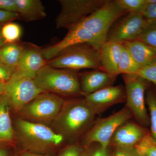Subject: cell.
Segmentation results:
<instances>
[{
  "label": "cell",
  "instance_id": "cell-4",
  "mask_svg": "<svg viewBox=\"0 0 156 156\" xmlns=\"http://www.w3.org/2000/svg\"><path fill=\"white\" fill-rule=\"evenodd\" d=\"M52 67L74 71L85 69L102 70L99 50L87 44L67 48L47 62Z\"/></svg>",
  "mask_w": 156,
  "mask_h": 156
},
{
  "label": "cell",
  "instance_id": "cell-30",
  "mask_svg": "<svg viewBox=\"0 0 156 156\" xmlns=\"http://www.w3.org/2000/svg\"><path fill=\"white\" fill-rule=\"evenodd\" d=\"M83 150L79 144H70L63 148L58 156H81Z\"/></svg>",
  "mask_w": 156,
  "mask_h": 156
},
{
  "label": "cell",
  "instance_id": "cell-20",
  "mask_svg": "<svg viewBox=\"0 0 156 156\" xmlns=\"http://www.w3.org/2000/svg\"><path fill=\"white\" fill-rule=\"evenodd\" d=\"M10 103L5 96L0 98V141H10L14 132L10 117Z\"/></svg>",
  "mask_w": 156,
  "mask_h": 156
},
{
  "label": "cell",
  "instance_id": "cell-10",
  "mask_svg": "<svg viewBox=\"0 0 156 156\" xmlns=\"http://www.w3.org/2000/svg\"><path fill=\"white\" fill-rule=\"evenodd\" d=\"M156 21L146 19L140 13H128L110 30L106 41L123 43L137 40Z\"/></svg>",
  "mask_w": 156,
  "mask_h": 156
},
{
  "label": "cell",
  "instance_id": "cell-25",
  "mask_svg": "<svg viewBox=\"0 0 156 156\" xmlns=\"http://www.w3.org/2000/svg\"><path fill=\"white\" fill-rule=\"evenodd\" d=\"M121 9L128 13H140L146 5V0H115Z\"/></svg>",
  "mask_w": 156,
  "mask_h": 156
},
{
  "label": "cell",
  "instance_id": "cell-33",
  "mask_svg": "<svg viewBox=\"0 0 156 156\" xmlns=\"http://www.w3.org/2000/svg\"><path fill=\"white\" fill-rule=\"evenodd\" d=\"M14 71L0 62V83L5 84L11 79Z\"/></svg>",
  "mask_w": 156,
  "mask_h": 156
},
{
  "label": "cell",
  "instance_id": "cell-21",
  "mask_svg": "<svg viewBox=\"0 0 156 156\" xmlns=\"http://www.w3.org/2000/svg\"><path fill=\"white\" fill-rule=\"evenodd\" d=\"M25 49L18 44H6L0 48V62L15 71Z\"/></svg>",
  "mask_w": 156,
  "mask_h": 156
},
{
  "label": "cell",
  "instance_id": "cell-31",
  "mask_svg": "<svg viewBox=\"0 0 156 156\" xmlns=\"http://www.w3.org/2000/svg\"><path fill=\"white\" fill-rule=\"evenodd\" d=\"M112 156H144L135 147H116Z\"/></svg>",
  "mask_w": 156,
  "mask_h": 156
},
{
  "label": "cell",
  "instance_id": "cell-8",
  "mask_svg": "<svg viewBox=\"0 0 156 156\" xmlns=\"http://www.w3.org/2000/svg\"><path fill=\"white\" fill-rule=\"evenodd\" d=\"M123 78L126 85V106L131 111L137 124L145 128L149 127V115L145 105L147 81L135 74H124Z\"/></svg>",
  "mask_w": 156,
  "mask_h": 156
},
{
  "label": "cell",
  "instance_id": "cell-27",
  "mask_svg": "<svg viewBox=\"0 0 156 156\" xmlns=\"http://www.w3.org/2000/svg\"><path fill=\"white\" fill-rule=\"evenodd\" d=\"M109 147H103L98 143L92 144L83 148L81 156H112Z\"/></svg>",
  "mask_w": 156,
  "mask_h": 156
},
{
  "label": "cell",
  "instance_id": "cell-2",
  "mask_svg": "<svg viewBox=\"0 0 156 156\" xmlns=\"http://www.w3.org/2000/svg\"><path fill=\"white\" fill-rule=\"evenodd\" d=\"M20 140L24 151L45 154L58 147L63 136L46 125L23 119L17 120Z\"/></svg>",
  "mask_w": 156,
  "mask_h": 156
},
{
  "label": "cell",
  "instance_id": "cell-3",
  "mask_svg": "<svg viewBox=\"0 0 156 156\" xmlns=\"http://www.w3.org/2000/svg\"><path fill=\"white\" fill-rule=\"evenodd\" d=\"M34 80L44 92L67 96L82 95L80 80L74 71L56 68L46 64Z\"/></svg>",
  "mask_w": 156,
  "mask_h": 156
},
{
  "label": "cell",
  "instance_id": "cell-15",
  "mask_svg": "<svg viewBox=\"0 0 156 156\" xmlns=\"http://www.w3.org/2000/svg\"><path fill=\"white\" fill-rule=\"evenodd\" d=\"M47 62L41 51L34 49H25L12 76L34 79Z\"/></svg>",
  "mask_w": 156,
  "mask_h": 156
},
{
  "label": "cell",
  "instance_id": "cell-1",
  "mask_svg": "<svg viewBox=\"0 0 156 156\" xmlns=\"http://www.w3.org/2000/svg\"><path fill=\"white\" fill-rule=\"evenodd\" d=\"M95 115L84 98L65 101L58 115L52 122L54 131L64 139L75 141L83 136L93 126Z\"/></svg>",
  "mask_w": 156,
  "mask_h": 156
},
{
  "label": "cell",
  "instance_id": "cell-7",
  "mask_svg": "<svg viewBox=\"0 0 156 156\" xmlns=\"http://www.w3.org/2000/svg\"><path fill=\"white\" fill-rule=\"evenodd\" d=\"M127 13L120 8L115 1L107 0L103 5L83 19L77 25L105 42L112 27L118 19Z\"/></svg>",
  "mask_w": 156,
  "mask_h": 156
},
{
  "label": "cell",
  "instance_id": "cell-36",
  "mask_svg": "<svg viewBox=\"0 0 156 156\" xmlns=\"http://www.w3.org/2000/svg\"><path fill=\"white\" fill-rule=\"evenodd\" d=\"M20 156H49L45 154H38L34 153L29 152L27 151H23L21 153Z\"/></svg>",
  "mask_w": 156,
  "mask_h": 156
},
{
  "label": "cell",
  "instance_id": "cell-9",
  "mask_svg": "<svg viewBox=\"0 0 156 156\" xmlns=\"http://www.w3.org/2000/svg\"><path fill=\"white\" fill-rule=\"evenodd\" d=\"M107 0H59L61 11L56 17L57 28L69 30L101 7Z\"/></svg>",
  "mask_w": 156,
  "mask_h": 156
},
{
  "label": "cell",
  "instance_id": "cell-34",
  "mask_svg": "<svg viewBox=\"0 0 156 156\" xmlns=\"http://www.w3.org/2000/svg\"><path fill=\"white\" fill-rule=\"evenodd\" d=\"M0 10L17 13L15 0H0Z\"/></svg>",
  "mask_w": 156,
  "mask_h": 156
},
{
  "label": "cell",
  "instance_id": "cell-37",
  "mask_svg": "<svg viewBox=\"0 0 156 156\" xmlns=\"http://www.w3.org/2000/svg\"><path fill=\"white\" fill-rule=\"evenodd\" d=\"M5 84L0 83V98L4 95Z\"/></svg>",
  "mask_w": 156,
  "mask_h": 156
},
{
  "label": "cell",
  "instance_id": "cell-6",
  "mask_svg": "<svg viewBox=\"0 0 156 156\" xmlns=\"http://www.w3.org/2000/svg\"><path fill=\"white\" fill-rule=\"evenodd\" d=\"M64 101L62 98L56 94L43 92L19 112L21 119L47 126L56 119Z\"/></svg>",
  "mask_w": 156,
  "mask_h": 156
},
{
  "label": "cell",
  "instance_id": "cell-23",
  "mask_svg": "<svg viewBox=\"0 0 156 156\" xmlns=\"http://www.w3.org/2000/svg\"><path fill=\"white\" fill-rule=\"evenodd\" d=\"M146 102L149 110L151 138L156 145V92L149 90L145 96Z\"/></svg>",
  "mask_w": 156,
  "mask_h": 156
},
{
  "label": "cell",
  "instance_id": "cell-38",
  "mask_svg": "<svg viewBox=\"0 0 156 156\" xmlns=\"http://www.w3.org/2000/svg\"><path fill=\"white\" fill-rule=\"evenodd\" d=\"M2 26L0 27V48H2L3 46L6 44L5 42L4 39H3L2 36V32H1Z\"/></svg>",
  "mask_w": 156,
  "mask_h": 156
},
{
  "label": "cell",
  "instance_id": "cell-11",
  "mask_svg": "<svg viewBox=\"0 0 156 156\" xmlns=\"http://www.w3.org/2000/svg\"><path fill=\"white\" fill-rule=\"evenodd\" d=\"M43 92H44L37 86L34 79L11 76L5 84L4 96L10 104L19 112Z\"/></svg>",
  "mask_w": 156,
  "mask_h": 156
},
{
  "label": "cell",
  "instance_id": "cell-39",
  "mask_svg": "<svg viewBox=\"0 0 156 156\" xmlns=\"http://www.w3.org/2000/svg\"><path fill=\"white\" fill-rule=\"evenodd\" d=\"M0 156H9L7 151L5 149L0 148Z\"/></svg>",
  "mask_w": 156,
  "mask_h": 156
},
{
  "label": "cell",
  "instance_id": "cell-5",
  "mask_svg": "<svg viewBox=\"0 0 156 156\" xmlns=\"http://www.w3.org/2000/svg\"><path fill=\"white\" fill-rule=\"evenodd\" d=\"M132 117L131 111L126 106L113 114L96 120L82 136L83 146L86 147L92 144L98 143L103 147H108L115 131Z\"/></svg>",
  "mask_w": 156,
  "mask_h": 156
},
{
  "label": "cell",
  "instance_id": "cell-12",
  "mask_svg": "<svg viewBox=\"0 0 156 156\" xmlns=\"http://www.w3.org/2000/svg\"><path fill=\"white\" fill-rule=\"evenodd\" d=\"M103 42L94 34L77 25L68 30L64 38L55 44L41 50L46 60H50L67 48L79 44H87L100 50Z\"/></svg>",
  "mask_w": 156,
  "mask_h": 156
},
{
  "label": "cell",
  "instance_id": "cell-40",
  "mask_svg": "<svg viewBox=\"0 0 156 156\" xmlns=\"http://www.w3.org/2000/svg\"><path fill=\"white\" fill-rule=\"evenodd\" d=\"M2 24H0V27L2 26Z\"/></svg>",
  "mask_w": 156,
  "mask_h": 156
},
{
  "label": "cell",
  "instance_id": "cell-28",
  "mask_svg": "<svg viewBox=\"0 0 156 156\" xmlns=\"http://www.w3.org/2000/svg\"><path fill=\"white\" fill-rule=\"evenodd\" d=\"M136 75L146 80L152 82L156 86V59L141 67Z\"/></svg>",
  "mask_w": 156,
  "mask_h": 156
},
{
  "label": "cell",
  "instance_id": "cell-29",
  "mask_svg": "<svg viewBox=\"0 0 156 156\" xmlns=\"http://www.w3.org/2000/svg\"><path fill=\"white\" fill-rule=\"evenodd\" d=\"M137 40L156 49V23L150 26Z\"/></svg>",
  "mask_w": 156,
  "mask_h": 156
},
{
  "label": "cell",
  "instance_id": "cell-35",
  "mask_svg": "<svg viewBox=\"0 0 156 156\" xmlns=\"http://www.w3.org/2000/svg\"><path fill=\"white\" fill-rule=\"evenodd\" d=\"M20 17L18 13L0 10V24L18 19Z\"/></svg>",
  "mask_w": 156,
  "mask_h": 156
},
{
  "label": "cell",
  "instance_id": "cell-16",
  "mask_svg": "<svg viewBox=\"0 0 156 156\" xmlns=\"http://www.w3.org/2000/svg\"><path fill=\"white\" fill-rule=\"evenodd\" d=\"M122 50V44L106 41L100 50L102 70L115 78L119 75V66Z\"/></svg>",
  "mask_w": 156,
  "mask_h": 156
},
{
  "label": "cell",
  "instance_id": "cell-14",
  "mask_svg": "<svg viewBox=\"0 0 156 156\" xmlns=\"http://www.w3.org/2000/svg\"><path fill=\"white\" fill-rule=\"evenodd\" d=\"M146 128L137 123L129 122L119 127L111 140L110 146L116 147H135L147 136Z\"/></svg>",
  "mask_w": 156,
  "mask_h": 156
},
{
  "label": "cell",
  "instance_id": "cell-32",
  "mask_svg": "<svg viewBox=\"0 0 156 156\" xmlns=\"http://www.w3.org/2000/svg\"><path fill=\"white\" fill-rule=\"evenodd\" d=\"M140 14L148 20L156 21V3L147 4Z\"/></svg>",
  "mask_w": 156,
  "mask_h": 156
},
{
  "label": "cell",
  "instance_id": "cell-18",
  "mask_svg": "<svg viewBox=\"0 0 156 156\" xmlns=\"http://www.w3.org/2000/svg\"><path fill=\"white\" fill-rule=\"evenodd\" d=\"M122 44L141 68L156 59V49L140 41L135 40Z\"/></svg>",
  "mask_w": 156,
  "mask_h": 156
},
{
  "label": "cell",
  "instance_id": "cell-17",
  "mask_svg": "<svg viewBox=\"0 0 156 156\" xmlns=\"http://www.w3.org/2000/svg\"><path fill=\"white\" fill-rule=\"evenodd\" d=\"M115 79L102 70L95 69L86 73L80 81L82 95L86 97L101 89L113 86Z\"/></svg>",
  "mask_w": 156,
  "mask_h": 156
},
{
  "label": "cell",
  "instance_id": "cell-24",
  "mask_svg": "<svg viewBox=\"0 0 156 156\" xmlns=\"http://www.w3.org/2000/svg\"><path fill=\"white\" fill-rule=\"evenodd\" d=\"M1 32L6 44H13L20 39L22 29L16 23L9 22L2 26Z\"/></svg>",
  "mask_w": 156,
  "mask_h": 156
},
{
  "label": "cell",
  "instance_id": "cell-26",
  "mask_svg": "<svg viewBox=\"0 0 156 156\" xmlns=\"http://www.w3.org/2000/svg\"><path fill=\"white\" fill-rule=\"evenodd\" d=\"M140 153L144 156H156V145L148 134L135 146Z\"/></svg>",
  "mask_w": 156,
  "mask_h": 156
},
{
  "label": "cell",
  "instance_id": "cell-13",
  "mask_svg": "<svg viewBox=\"0 0 156 156\" xmlns=\"http://www.w3.org/2000/svg\"><path fill=\"white\" fill-rule=\"evenodd\" d=\"M84 101L95 115L105 111L115 105L126 101L125 87L111 86L84 97Z\"/></svg>",
  "mask_w": 156,
  "mask_h": 156
},
{
  "label": "cell",
  "instance_id": "cell-19",
  "mask_svg": "<svg viewBox=\"0 0 156 156\" xmlns=\"http://www.w3.org/2000/svg\"><path fill=\"white\" fill-rule=\"evenodd\" d=\"M17 13L27 22L44 19L47 16L45 9L40 0H15Z\"/></svg>",
  "mask_w": 156,
  "mask_h": 156
},
{
  "label": "cell",
  "instance_id": "cell-22",
  "mask_svg": "<svg viewBox=\"0 0 156 156\" xmlns=\"http://www.w3.org/2000/svg\"><path fill=\"white\" fill-rule=\"evenodd\" d=\"M140 68L141 67L122 44V50L119 66V74L136 75Z\"/></svg>",
  "mask_w": 156,
  "mask_h": 156
}]
</instances>
